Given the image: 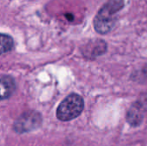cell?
Returning a JSON list of instances; mask_svg holds the SVG:
<instances>
[{"label":"cell","mask_w":147,"mask_h":146,"mask_svg":"<svg viewBox=\"0 0 147 146\" xmlns=\"http://www.w3.org/2000/svg\"><path fill=\"white\" fill-rule=\"evenodd\" d=\"M124 7V0H108L94 19V28L99 34L109 33L116 21V14Z\"/></svg>","instance_id":"cell-1"},{"label":"cell","mask_w":147,"mask_h":146,"mask_svg":"<svg viewBox=\"0 0 147 146\" xmlns=\"http://www.w3.org/2000/svg\"><path fill=\"white\" fill-rule=\"evenodd\" d=\"M84 107V99L78 94H71L59 105L56 116L61 121H70L81 114Z\"/></svg>","instance_id":"cell-2"},{"label":"cell","mask_w":147,"mask_h":146,"mask_svg":"<svg viewBox=\"0 0 147 146\" xmlns=\"http://www.w3.org/2000/svg\"><path fill=\"white\" fill-rule=\"evenodd\" d=\"M41 117L39 113L31 111L21 115L14 124V129L18 133H23L33 131L40 126Z\"/></svg>","instance_id":"cell-3"},{"label":"cell","mask_w":147,"mask_h":146,"mask_svg":"<svg viewBox=\"0 0 147 146\" xmlns=\"http://www.w3.org/2000/svg\"><path fill=\"white\" fill-rule=\"evenodd\" d=\"M144 117V108L140 103L134 104L127 114V120L132 126H139Z\"/></svg>","instance_id":"cell-4"},{"label":"cell","mask_w":147,"mask_h":146,"mask_svg":"<svg viewBox=\"0 0 147 146\" xmlns=\"http://www.w3.org/2000/svg\"><path fill=\"white\" fill-rule=\"evenodd\" d=\"M15 89V81L11 77H0V101L11 96Z\"/></svg>","instance_id":"cell-5"},{"label":"cell","mask_w":147,"mask_h":146,"mask_svg":"<svg viewBox=\"0 0 147 146\" xmlns=\"http://www.w3.org/2000/svg\"><path fill=\"white\" fill-rule=\"evenodd\" d=\"M14 47V40L11 36L0 34V55L11 51Z\"/></svg>","instance_id":"cell-6"}]
</instances>
